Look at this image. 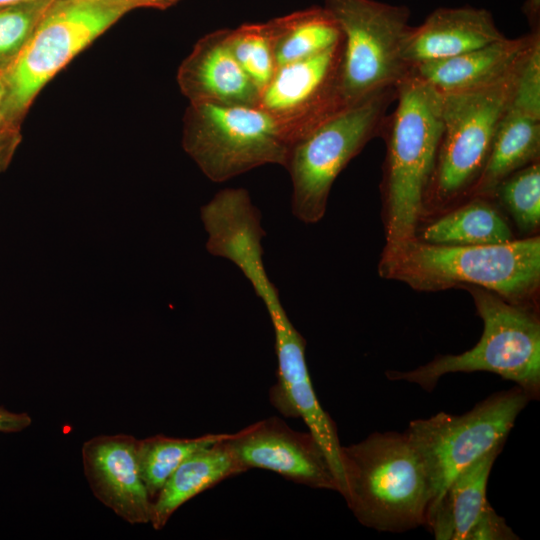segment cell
I'll list each match as a JSON object with an SVG mask.
<instances>
[{
  "label": "cell",
  "mask_w": 540,
  "mask_h": 540,
  "mask_svg": "<svg viewBox=\"0 0 540 540\" xmlns=\"http://www.w3.org/2000/svg\"><path fill=\"white\" fill-rule=\"evenodd\" d=\"M227 41L234 58L261 93L277 69L273 19L228 29Z\"/></svg>",
  "instance_id": "24"
},
{
  "label": "cell",
  "mask_w": 540,
  "mask_h": 540,
  "mask_svg": "<svg viewBox=\"0 0 540 540\" xmlns=\"http://www.w3.org/2000/svg\"><path fill=\"white\" fill-rule=\"evenodd\" d=\"M32 424V418L25 412H13L0 407V432L17 433L27 429Z\"/></svg>",
  "instance_id": "28"
},
{
  "label": "cell",
  "mask_w": 540,
  "mask_h": 540,
  "mask_svg": "<svg viewBox=\"0 0 540 540\" xmlns=\"http://www.w3.org/2000/svg\"><path fill=\"white\" fill-rule=\"evenodd\" d=\"M81 452L94 496L129 524L150 523L153 500L140 472L138 439L128 434L99 435L87 440Z\"/></svg>",
  "instance_id": "14"
},
{
  "label": "cell",
  "mask_w": 540,
  "mask_h": 540,
  "mask_svg": "<svg viewBox=\"0 0 540 540\" xmlns=\"http://www.w3.org/2000/svg\"><path fill=\"white\" fill-rule=\"evenodd\" d=\"M540 118L510 102L497 127L492 147L470 197H492L505 178L517 170L539 161Z\"/></svg>",
  "instance_id": "20"
},
{
  "label": "cell",
  "mask_w": 540,
  "mask_h": 540,
  "mask_svg": "<svg viewBox=\"0 0 540 540\" xmlns=\"http://www.w3.org/2000/svg\"><path fill=\"white\" fill-rule=\"evenodd\" d=\"M132 2L136 8H152L158 10H166L182 0H128Z\"/></svg>",
  "instance_id": "30"
},
{
  "label": "cell",
  "mask_w": 540,
  "mask_h": 540,
  "mask_svg": "<svg viewBox=\"0 0 540 540\" xmlns=\"http://www.w3.org/2000/svg\"><path fill=\"white\" fill-rule=\"evenodd\" d=\"M497 198L524 233L540 224V163L533 162L509 175L494 190Z\"/></svg>",
  "instance_id": "25"
},
{
  "label": "cell",
  "mask_w": 540,
  "mask_h": 540,
  "mask_svg": "<svg viewBox=\"0 0 540 540\" xmlns=\"http://www.w3.org/2000/svg\"><path fill=\"white\" fill-rule=\"evenodd\" d=\"M3 79L0 75V173L10 165L21 142V124L11 120L3 107Z\"/></svg>",
  "instance_id": "27"
},
{
  "label": "cell",
  "mask_w": 540,
  "mask_h": 540,
  "mask_svg": "<svg viewBox=\"0 0 540 540\" xmlns=\"http://www.w3.org/2000/svg\"><path fill=\"white\" fill-rule=\"evenodd\" d=\"M522 12L527 18L531 31L540 30V0H526Z\"/></svg>",
  "instance_id": "29"
},
{
  "label": "cell",
  "mask_w": 540,
  "mask_h": 540,
  "mask_svg": "<svg viewBox=\"0 0 540 540\" xmlns=\"http://www.w3.org/2000/svg\"><path fill=\"white\" fill-rule=\"evenodd\" d=\"M28 0H0V7L17 4Z\"/></svg>",
  "instance_id": "31"
},
{
  "label": "cell",
  "mask_w": 540,
  "mask_h": 540,
  "mask_svg": "<svg viewBox=\"0 0 540 540\" xmlns=\"http://www.w3.org/2000/svg\"><path fill=\"white\" fill-rule=\"evenodd\" d=\"M490 197L475 196L425 226L416 239L438 245H486L511 241L513 232Z\"/></svg>",
  "instance_id": "21"
},
{
  "label": "cell",
  "mask_w": 540,
  "mask_h": 540,
  "mask_svg": "<svg viewBox=\"0 0 540 540\" xmlns=\"http://www.w3.org/2000/svg\"><path fill=\"white\" fill-rule=\"evenodd\" d=\"M395 103L381 133L386 142L381 258L416 238L443 128L441 96L415 77L407 75L398 84Z\"/></svg>",
  "instance_id": "1"
},
{
  "label": "cell",
  "mask_w": 540,
  "mask_h": 540,
  "mask_svg": "<svg viewBox=\"0 0 540 540\" xmlns=\"http://www.w3.org/2000/svg\"><path fill=\"white\" fill-rule=\"evenodd\" d=\"M277 355V383L270 389L271 404L284 416L301 418L315 437L333 470L339 493L346 492L337 427L321 406L308 372L306 341L291 321L273 327Z\"/></svg>",
  "instance_id": "13"
},
{
  "label": "cell",
  "mask_w": 540,
  "mask_h": 540,
  "mask_svg": "<svg viewBox=\"0 0 540 540\" xmlns=\"http://www.w3.org/2000/svg\"><path fill=\"white\" fill-rule=\"evenodd\" d=\"M529 401V395L515 385L493 393L462 415L439 412L409 423L404 433L430 486L427 514L459 472L492 449L504 446Z\"/></svg>",
  "instance_id": "8"
},
{
  "label": "cell",
  "mask_w": 540,
  "mask_h": 540,
  "mask_svg": "<svg viewBox=\"0 0 540 540\" xmlns=\"http://www.w3.org/2000/svg\"><path fill=\"white\" fill-rule=\"evenodd\" d=\"M378 272L418 291L472 285L511 303L531 305L540 285V238L467 246L415 238L390 257L381 258Z\"/></svg>",
  "instance_id": "2"
},
{
  "label": "cell",
  "mask_w": 540,
  "mask_h": 540,
  "mask_svg": "<svg viewBox=\"0 0 540 540\" xmlns=\"http://www.w3.org/2000/svg\"><path fill=\"white\" fill-rule=\"evenodd\" d=\"M343 34L341 89L348 106L398 86L408 69L401 56L410 10L376 0H324Z\"/></svg>",
  "instance_id": "10"
},
{
  "label": "cell",
  "mask_w": 540,
  "mask_h": 540,
  "mask_svg": "<svg viewBox=\"0 0 540 540\" xmlns=\"http://www.w3.org/2000/svg\"><path fill=\"white\" fill-rule=\"evenodd\" d=\"M227 33L203 36L181 62L177 83L189 103L258 106L260 92L234 58Z\"/></svg>",
  "instance_id": "17"
},
{
  "label": "cell",
  "mask_w": 540,
  "mask_h": 540,
  "mask_svg": "<svg viewBox=\"0 0 540 540\" xmlns=\"http://www.w3.org/2000/svg\"><path fill=\"white\" fill-rule=\"evenodd\" d=\"M342 59L343 41L277 67L260 93L258 106L276 121L291 146L348 107L341 89Z\"/></svg>",
  "instance_id": "11"
},
{
  "label": "cell",
  "mask_w": 540,
  "mask_h": 540,
  "mask_svg": "<svg viewBox=\"0 0 540 540\" xmlns=\"http://www.w3.org/2000/svg\"><path fill=\"white\" fill-rule=\"evenodd\" d=\"M228 435L194 452L170 475L152 503L150 524L155 530L162 529L187 501L221 481L247 471L227 445Z\"/></svg>",
  "instance_id": "19"
},
{
  "label": "cell",
  "mask_w": 540,
  "mask_h": 540,
  "mask_svg": "<svg viewBox=\"0 0 540 540\" xmlns=\"http://www.w3.org/2000/svg\"><path fill=\"white\" fill-rule=\"evenodd\" d=\"M53 0H28L0 7V75L18 59Z\"/></svg>",
  "instance_id": "26"
},
{
  "label": "cell",
  "mask_w": 540,
  "mask_h": 540,
  "mask_svg": "<svg viewBox=\"0 0 540 540\" xmlns=\"http://www.w3.org/2000/svg\"><path fill=\"white\" fill-rule=\"evenodd\" d=\"M128 0H53L15 63L2 74L6 115L22 124L41 89L124 15Z\"/></svg>",
  "instance_id": "5"
},
{
  "label": "cell",
  "mask_w": 540,
  "mask_h": 540,
  "mask_svg": "<svg viewBox=\"0 0 540 540\" xmlns=\"http://www.w3.org/2000/svg\"><path fill=\"white\" fill-rule=\"evenodd\" d=\"M227 435L208 433L195 438H176L158 434L138 440L140 472L152 500L185 459Z\"/></svg>",
  "instance_id": "23"
},
{
  "label": "cell",
  "mask_w": 540,
  "mask_h": 540,
  "mask_svg": "<svg viewBox=\"0 0 540 540\" xmlns=\"http://www.w3.org/2000/svg\"><path fill=\"white\" fill-rule=\"evenodd\" d=\"M182 146L203 174L224 182L266 164L285 166L290 143L259 106L189 103Z\"/></svg>",
  "instance_id": "9"
},
{
  "label": "cell",
  "mask_w": 540,
  "mask_h": 540,
  "mask_svg": "<svg viewBox=\"0 0 540 540\" xmlns=\"http://www.w3.org/2000/svg\"><path fill=\"white\" fill-rule=\"evenodd\" d=\"M492 14L480 8H438L418 26H410L401 56L411 67L453 57L503 39Z\"/></svg>",
  "instance_id": "18"
},
{
  "label": "cell",
  "mask_w": 540,
  "mask_h": 540,
  "mask_svg": "<svg viewBox=\"0 0 540 540\" xmlns=\"http://www.w3.org/2000/svg\"><path fill=\"white\" fill-rule=\"evenodd\" d=\"M539 38L540 30L512 39L504 37L453 57L415 65L407 75L441 96L480 89L518 70Z\"/></svg>",
  "instance_id": "16"
},
{
  "label": "cell",
  "mask_w": 540,
  "mask_h": 540,
  "mask_svg": "<svg viewBox=\"0 0 540 540\" xmlns=\"http://www.w3.org/2000/svg\"><path fill=\"white\" fill-rule=\"evenodd\" d=\"M344 499L364 526L404 532L425 526L431 501L423 466L405 433L373 432L341 446Z\"/></svg>",
  "instance_id": "3"
},
{
  "label": "cell",
  "mask_w": 540,
  "mask_h": 540,
  "mask_svg": "<svg viewBox=\"0 0 540 540\" xmlns=\"http://www.w3.org/2000/svg\"><path fill=\"white\" fill-rule=\"evenodd\" d=\"M273 24L277 67L319 54L343 41L338 22L324 7L274 18Z\"/></svg>",
  "instance_id": "22"
},
{
  "label": "cell",
  "mask_w": 540,
  "mask_h": 540,
  "mask_svg": "<svg viewBox=\"0 0 540 540\" xmlns=\"http://www.w3.org/2000/svg\"><path fill=\"white\" fill-rule=\"evenodd\" d=\"M397 86L381 89L346 107L302 136L285 164L292 182L293 215L306 224L325 215L340 172L374 137L381 136Z\"/></svg>",
  "instance_id": "6"
},
{
  "label": "cell",
  "mask_w": 540,
  "mask_h": 540,
  "mask_svg": "<svg viewBox=\"0 0 540 540\" xmlns=\"http://www.w3.org/2000/svg\"><path fill=\"white\" fill-rule=\"evenodd\" d=\"M521 67L489 86L440 95L443 128L424 212L448 210L469 197L487 162Z\"/></svg>",
  "instance_id": "7"
},
{
  "label": "cell",
  "mask_w": 540,
  "mask_h": 540,
  "mask_svg": "<svg viewBox=\"0 0 540 540\" xmlns=\"http://www.w3.org/2000/svg\"><path fill=\"white\" fill-rule=\"evenodd\" d=\"M483 320L480 340L460 354L439 355L409 371H387L390 380H405L431 392L449 373L485 371L512 381L531 400L540 395V320L532 305L515 304L479 286H463Z\"/></svg>",
  "instance_id": "4"
},
{
  "label": "cell",
  "mask_w": 540,
  "mask_h": 540,
  "mask_svg": "<svg viewBox=\"0 0 540 540\" xmlns=\"http://www.w3.org/2000/svg\"><path fill=\"white\" fill-rule=\"evenodd\" d=\"M504 446L496 447L459 472L428 512L425 527L436 540H515L519 537L491 507L488 478Z\"/></svg>",
  "instance_id": "15"
},
{
  "label": "cell",
  "mask_w": 540,
  "mask_h": 540,
  "mask_svg": "<svg viewBox=\"0 0 540 540\" xmlns=\"http://www.w3.org/2000/svg\"><path fill=\"white\" fill-rule=\"evenodd\" d=\"M225 441L247 471L266 469L298 484L339 492L333 470L315 437L309 431L293 430L278 417L229 433Z\"/></svg>",
  "instance_id": "12"
}]
</instances>
